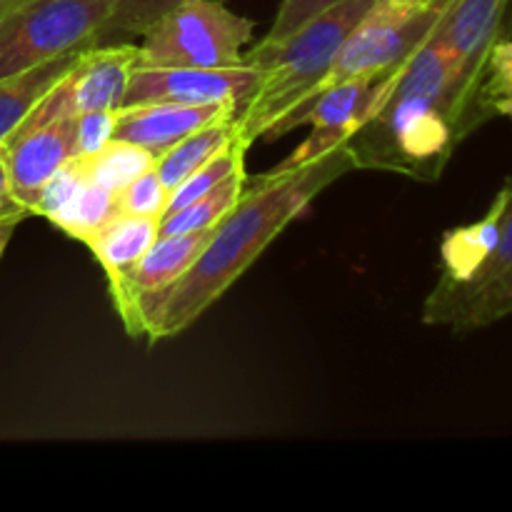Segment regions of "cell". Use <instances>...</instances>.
Wrapping results in <instances>:
<instances>
[{"mask_svg":"<svg viewBox=\"0 0 512 512\" xmlns=\"http://www.w3.org/2000/svg\"><path fill=\"white\" fill-rule=\"evenodd\" d=\"M245 183H248L245 170H240V173L230 175L225 183H220L210 193L200 195L198 200H193L185 208L163 215L158 225V235H185L195 233V230L215 228L235 208V203L243 195Z\"/></svg>","mask_w":512,"mask_h":512,"instance_id":"44dd1931","label":"cell"},{"mask_svg":"<svg viewBox=\"0 0 512 512\" xmlns=\"http://www.w3.org/2000/svg\"><path fill=\"white\" fill-rule=\"evenodd\" d=\"M258 68L243 63L230 68H183V65H135L123 105L183 103V105H238V113L258 88ZM120 105V108H123Z\"/></svg>","mask_w":512,"mask_h":512,"instance_id":"9c48e42d","label":"cell"},{"mask_svg":"<svg viewBox=\"0 0 512 512\" xmlns=\"http://www.w3.org/2000/svg\"><path fill=\"white\" fill-rule=\"evenodd\" d=\"M238 105H183V103H140L115 110V140L140 145L158 158L178 140L215 120L235 118Z\"/></svg>","mask_w":512,"mask_h":512,"instance_id":"4fadbf2b","label":"cell"},{"mask_svg":"<svg viewBox=\"0 0 512 512\" xmlns=\"http://www.w3.org/2000/svg\"><path fill=\"white\" fill-rule=\"evenodd\" d=\"M13 3H15V0H0V15H3L5 10H8Z\"/></svg>","mask_w":512,"mask_h":512,"instance_id":"1f68e13d","label":"cell"},{"mask_svg":"<svg viewBox=\"0 0 512 512\" xmlns=\"http://www.w3.org/2000/svg\"><path fill=\"white\" fill-rule=\"evenodd\" d=\"M75 155V118H25L0 145L15 203L33 215L40 190Z\"/></svg>","mask_w":512,"mask_h":512,"instance_id":"30bf717a","label":"cell"},{"mask_svg":"<svg viewBox=\"0 0 512 512\" xmlns=\"http://www.w3.org/2000/svg\"><path fill=\"white\" fill-rule=\"evenodd\" d=\"M390 5H403V8H420V5H430L438 3V0H385Z\"/></svg>","mask_w":512,"mask_h":512,"instance_id":"4dcf8cb0","label":"cell"},{"mask_svg":"<svg viewBox=\"0 0 512 512\" xmlns=\"http://www.w3.org/2000/svg\"><path fill=\"white\" fill-rule=\"evenodd\" d=\"M248 148V143H243L238 135H233V140H230L215 158H210L203 168L195 170L190 178H185L183 183L170 193L168 208H165L163 215L185 208V205H190L193 200H198L200 195L210 193V190L218 188L220 183H225L230 175L245 170V153H248Z\"/></svg>","mask_w":512,"mask_h":512,"instance_id":"603a6c76","label":"cell"},{"mask_svg":"<svg viewBox=\"0 0 512 512\" xmlns=\"http://www.w3.org/2000/svg\"><path fill=\"white\" fill-rule=\"evenodd\" d=\"M510 3L512 0H448L438 25L428 38L458 58L465 75V85H468V93L473 98V113L483 60L490 45L503 35Z\"/></svg>","mask_w":512,"mask_h":512,"instance_id":"7c38bea8","label":"cell"},{"mask_svg":"<svg viewBox=\"0 0 512 512\" xmlns=\"http://www.w3.org/2000/svg\"><path fill=\"white\" fill-rule=\"evenodd\" d=\"M353 170L348 150L295 170H268L245 183L235 208L220 220L195 263L155 300L140 310V335L150 343L175 338L263 255V250L298 218L330 183Z\"/></svg>","mask_w":512,"mask_h":512,"instance_id":"6da1fadb","label":"cell"},{"mask_svg":"<svg viewBox=\"0 0 512 512\" xmlns=\"http://www.w3.org/2000/svg\"><path fill=\"white\" fill-rule=\"evenodd\" d=\"M25 218H30V215L23 213V210H13V213H8V215H0V258H3L10 238H13L15 228H18Z\"/></svg>","mask_w":512,"mask_h":512,"instance_id":"f1b7e54d","label":"cell"},{"mask_svg":"<svg viewBox=\"0 0 512 512\" xmlns=\"http://www.w3.org/2000/svg\"><path fill=\"white\" fill-rule=\"evenodd\" d=\"M115 0H15L0 15V78L95 48Z\"/></svg>","mask_w":512,"mask_h":512,"instance_id":"277c9868","label":"cell"},{"mask_svg":"<svg viewBox=\"0 0 512 512\" xmlns=\"http://www.w3.org/2000/svg\"><path fill=\"white\" fill-rule=\"evenodd\" d=\"M340 3V0H283L275 15L273 25H270V33L263 40L273 43V40L285 38V35L293 33L295 28H300L303 23H308L313 15H318L320 10L330 8V5Z\"/></svg>","mask_w":512,"mask_h":512,"instance_id":"83f0119b","label":"cell"},{"mask_svg":"<svg viewBox=\"0 0 512 512\" xmlns=\"http://www.w3.org/2000/svg\"><path fill=\"white\" fill-rule=\"evenodd\" d=\"M508 315H512V268L488 293L478 295L468 305H463L453 315L448 328H453L455 333H473V330L488 328V325L498 323V320L508 318Z\"/></svg>","mask_w":512,"mask_h":512,"instance_id":"d4e9b609","label":"cell"},{"mask_svg":"<svg viewBox=\"0 0 512 512\" xmlns=\"http://www.w3.org/2000/svg\"><path fill=\"white\" fill-rule=\"evenodd\" d=\"M233 135L235 118L215 120V123L185 135V138L178 140L173 148H168L163 155L155 158V175H158L160 183L168 188V193H173L185 178H190L195 170L203 168L210 158H215V155L233 140Z\"/></svg>","mask_w":512,"mask_h":512,"instance_id":"ac0fdd59","label":"cell"},{"mask_svg":"<svg viewBox=\"0 0 512 512\" xmlns=\"http://www.w3.org/2000/svg\"><path fill=\"white\" fill-rule=\"evenodd\" d=\"M512 268V178H510V198L505 205L503 223H500V240L493 258L485 263V268L465 285H443L435 283L433 293L428 295L423 305V323L428 325H450L453 315L463 305L475 300L478 295L488 293L495 283L503 280V275Z\"/></svg>","mask_w":512,"mask_h":512,"instance_id":"2e32d148","label":"cell"},{"mask_svg":"<svg viewBox=\"0 0 512 512\" xmlns=\"http://www.w3.org/2000/svg\"><path fill=\"white\" fill-rule=\"evenodd\" d=\"M398 70L378 78H350L328 85L315 93L308 103L295 108L288 118L280 120L265 138H280L298 125H310L313 133L273 170H295L315 163L325 155L343 148L370 118L380 110L388 93L398 80Z\"/></svg>","mask_w":512,"mask_h":512,"instance_id":"8992f818","label":"cell"},{"mask_svg":"<svg viewBox=\"0 0 512 512\" xmlns=\"http://www.w3.org/2000/svg\"><path fill=\"white\" fill-rule=\"evenodd\" d=\"M183 0H115V10L108 23L100 30L95 45L123 43V40L140 38L155 18Z\"/></svg>","mask_w":512,"mask_h":512,"instance_id":"cb8c5ba5","label":"cell"},{"mask_svg":"<svg viewBox=\"0 0 512 512\" xmlns=\"http://www.w3.org/2000/svg\"><path fill=\"white\" fill-rule=\"evenodd\" d=\"M445 3L448 0L420 5V8H403V5H390L385 0H378L370 8V13L360 20L358 28L348 35L328 78L320 83L315 93H320L328 85L340 83V80L378 78V75L403 68L410 55L430 38L440 15H443Z\"/></svg>","mask_w":512,"mask_h":512,"instance_id":"52a82bcc","label":"cell"},{"mask_svg":"<svg viewBox=\"0 0 512 512\" xmlns=\"http://www.w3.org/2000/svg\"><path fill=\"white\" fill-rule=\"evenodd\" d=\"M510 198V180H505L503 188L495 193L488 213L480 220L460 228L448 230L440 240V273L438 283L443 285H465L485 268L493 258L500 240V223H503L505 205Z\"/></svg>","mask_w":512,"mask_h":512,"instance_id":"5bb4252c","label":"cell"},{"mask_svg":"<svg viewBox=\"0 0 512 512\" xmlns=\"http://www.w3.org/2000/svg\"><path fill=\"white\" fill-rule=\"evenodd\" d=\"M378 0H340L295 28L285 38L260 40L243 60L258 68L260 80L235 115V135L253 145L320 88L348 35Z\"/></svg>","mask_w":512,"mask_h":512,"instance_id":"3957f363","label":"cell"},{"mask_svg":"<svg viewBox=\"0 0 512 512\" xmlns=\"http://www.w3.org/2000/svg\"><path fill=\"white\" fill-rule=\"evenodd\" d=\"M512 118V38L500 35L488 48L475 90V120Z\"/></svg>","mask_w":512,"mask_h":512,"instance_id":"7402d4cb","label":"cell"},{"mask_svg":"<svg viewBox=\"0 0 512 512\" xmlns=\"http://www.w3.org/2000/svg\"><path fill=\"white\" fill-rule=\"evenodd\" d=\"M158 225L160 218L115 213L98 233L85 240L108 278V288H115L128 275V270L143 258L145 250L155 243Z\"/></svg>","mask_w":512,"mask_h":512,"instance_id":"9a60e30c","label":"cell"},{"mask_svg":"<svg viewBox=\"0 0 512 512\" xmlns=\"http://www.w3.org/2000/svg\"><path fill=\"white\" fill-rule=\"evenodd\" d=\"M80 53L60 55V58L35 65V68L23 70V73L0 78V145L28 118L30 110L48 95V90L73 68Z\"/></svg>","mask_w":512,"mask_h":512,"instance_id":"e0dca14e","label":"cell"},{"mask_svg":"<svg viewBox=\"0 0 512 512\" xmlns=\"http://www.w3.org/2000/svg\"><path fill=\"white\" fill-rule=\"evenodd\" d=\"M168 188L160 183L155 170H145L143 175L125 185L120 193H115L118 200V213L130 215H143V218H163L165 208H168Z\"/></svg>","mask_w":512,"mask_h":512,"instance_id":"484cf974","label":"cell"},{"mask_svg":"<svg viewBox=\"0 0 512 512\" xmlns=\"http://www.w3.org/2000/svg\"><path fill=\"white\" fill-rule=\"evenodd\" d=\"M135 65L138 45L130 40L83 50L73 68L30 110L28 120L75 118L95 110H118Z\"/></svg>","mask_w":512,"mask_h":512,"instance_id":"ba28073f","label":"cell"},{"mask_svg":"<svg viewBox=\"0 0 512 512\" xmlns=\"http://www.w3.org/2000/svg\"><path fill=\"white\" fill-rule=\"evenodd\" d=\"M253 33V20L225 8L223 0H183L140 35L138 65L230 68L243 63Z\"/></svg>","mask_w":512,"mask_h":512,"instance_id":"5b68a950","label":"cell"},{"mask_svg":"<svg viewBox=\"0 0 512 512\" xmlns=\"http://www.w3.org/2000/svg\"><path fill=\"white\" fill-rule=\"evenodd\" d=\"M13 210H23L10 195V178H8V168H5L3 158H0V215H8ZM25 213V210H23Z\"/></svg>","mask_w":512,"mask_h":512,"instance_id":"f546056e","label":"cell"},{"mask_svg":"<svg viewBox=\"0 0 512 512\" xmlns=\"http://www.w3.org/2000/svg\"><path fill=\"white\" fill-rule=\"evenodd\" d=\"M75 160H78L80 170L90 183L100 185L110 193H120L125 185H130L138 175H143L145 170L155 165V155L150 150L115 138L95 153Z\"/></svg>","mask_w":512,"mask_h":512,"instance_id":"d6986e66","label":"cell"},{"mask_svg":"<svg viewBox=\"0 0 512 512\" xmlns=\"http://www.w3.org/2000/svg\"><path fill=\"white\" fill-rule=\"evenodd\" d=\"M115 110H95V113L75 115V158L95 153L113 140Z\"/></svg>","mask_w":512,"mask_h":512,"instance_id":"4316f807","label":"cell"},{"mask_svg":"<svg viewBox=\"0 0 512 512\" xmlns=\"http://www.w3.org/2000/svg\"><path fill=\"white\" fill-rule=\"evenodd\" d=\"M475 128L473 98L458 58L425 40L345 150L353 168L438 180L460 140Z\"/></svg>","mask_w":512,"mask_h":512,"instance_id":"7a4b0ae2","label":"cell"},{"mask_svg":"<svg viewBox=\"0 0 512 512\" xmlns=\"http://www.w3.org/2000/svg\"><path fill=\"white\" fill-rule=\"evenodd\" d=\"M210 233L213 228L185 235H158L128 275L110 288V298L130 338H140V310L163 295L195 263Z\"/></svg>","mask_w":512,"mask_h":512,"instance_id":"8fae6325","label":"cell"},{"mask_svg":"<svg viewBox=\"0 0 512 512\" xmlns=\"http://www.w3.org/2000/svg\"><path fill=\"white\" fill-rule=\"evenodd\" d=\"M503 35H508V38H512V20L508 25H503Z\"/></svg>","mask_w":512,"mask_h":512,"instance_id":"d6a6232c","label":"cell"},{"mask_svg":"<svg viewBox=\"0 0 512 512\" xmlns=\"http://www.w3.org/2000/svg\"><path fill=\"white\" fill-rule=\"evenodd\" d=\"M115 213H118L115 193L90 183L83 175V183L75 188V193L70 195L48 220L60 230V233L68 235V238L85 243V240H88L90 235L98 233Z\"/></svg>","mask_w":512,"mask_h":512,"instance_id":"ffe728a7","label":"cell"}]
</instances>
